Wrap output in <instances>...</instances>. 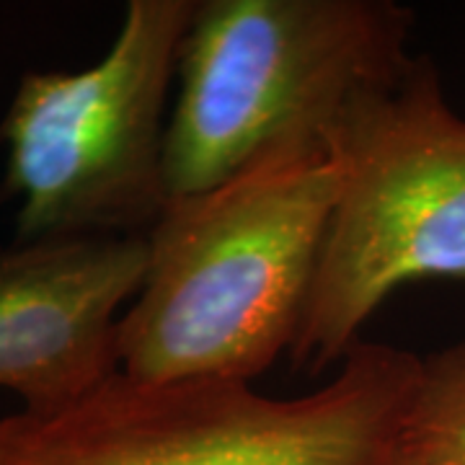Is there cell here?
Masks as SVG:
<instances>
[{"mask_svg": "<svg viewBox=\"0 0 465 465\" xmlns=\"http://www.w3.org/2000/svg\"><path fill=\"white\" fill-rule=\"evenodd\" d=\"M336 194L326 145L292 137L231 182L168 200L116 326L119 372L251 385L298 336Z\"/></svg>", "mask_w": 465, "mask_h": 465, "instance_id": "1", "label": "cell"}, {"mask_svg": "<svg viewBox=\"0 0 465 465\" xmlns=\"http://www.w3.org/2000/svg\"><path fill=\"white\" fill-rule=\"evenodd\" d=\"M419 367L406 349L357 341L298 399L116 372L70 406L0 416V465H391Z\"/></svg>", "mask_w": 465, "mask_h": 465, "instance_id": "2", "label": "cell"}, {"mask_svg": "<svg viewBox=\"0 0 465 465\" xmlns=\"http://www.w3.org/2000/svg\"><path fill=\"white\" fill-rule=\"evenodd\" d=\"M411 24L391 0L197 3L166 127L168 200L231 182L284 140H321L357 94L409 67Z\"/></svg>", "mask_w": 465, "mask_h": 465, "instance_id": "3", "label": "cell"}, {"mask_svg": "<svg viewBox=\"0 0 465 465\" xmlns=\"http://www.w3.org/2000/svg\"><path fill=\"white\" fill-rule=\"evenodd\" d=\"M339 194L290 347L295 370L341 365L401 284L465 277V116L430 54L365 88L321 134Z\"/></svg>", "mask_w": 465, "mask_h": 465, "instance_id": "4", "label": "cell"}, {"mask_svg": "<svg viewBox=\"0 0 465 465\" xmlns=\"http://www.w3.org/2000/svg\"><path fill=\"white\" fill-rule=\"evenodd\" d=\"M192 0H130L106 57L26 73L0 124L16 241L145 235L168 204L166 99Z\"/></svg>", "mask_w": 465, "mask_h": 465, "instance_id": "5", "label": "cell"}, {"mask_svg": "<svg viewBox=\"0 0 465 465\" xmlns=\"http://www.w3.org/2000/svg\"><path fill=\"white\" fill-rule=\"evenodd\" d=\"M148 272V235H67L0 251V388L54 411L119 372L116 326Z\"/></svg>", "mask_w": 465, "mask_h": 465, "instance_id": "6", "label": "cell"}, {"mask_svg": "<svg viewBox=\"0 0 465 465\" xmlns=\"http://www.w3.org/2000/svg\"><path fill=\"white\" fill-rule=\"evenodd\" d=\"M399 455L465 465V339L421 360L401 421Z\"/></svg>", "mask_w": 465, "mask_h": 465, "instance_id": "7", "label": "cell"}, {"mask_svg": "<svg viewBox=\"0 0 465 465\" xmlns=\"http://www.w3.org/2000/svg\"><path fill=\"white\" fill-rule=\"evenodd\" d=\"M391 465H437V463H427V460H414V458H401V455H396Z\"/></svg>", "mask_w": 465, "mask_h": 465, "instance_id": "8", "label": "cell"}]
</instances>
